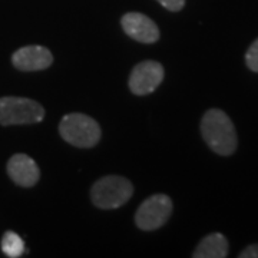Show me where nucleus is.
<instances>
[{"mask_svg":"<svg viewBox=\"0 0 258 258\" xmlns=\"http://www.w3.org/2000/svg\"><path fill=\"white\" fill-rule=\"evenodd\" d=\"M245 64L248 66L249 71L258 72V39L252 42L245 53Z\"/></svg>","mask_w":258,"mask_h":258,"instance_id":"f8f14e48","label":"nucleus"},{"mask_svg":"<svg viewBox=\"0 0 258 258\" xmlns=\"http://www.w3.org/2000/svg\"><path fill=\"white\" fill-rule=\"evenodd\" d=\"M201 135L205 144L221 157L232 155L238 145L235 126L221 109H210L201 119Z\"/></svg>","mask_w":258,"mask_h":258,"instance_id":"f257e3e1","label":"nucleus"},{"mask_svg":"<svg viewBox=\"0 0 258 258\" xmlns=\"http://www.w3.org/2000/svg\"><path fill=\"white\" fill-rule=\"evenodd\" d=\"M45 109L39 102L29 98L3 96L0 98V125H29L42 122Z\"/></svg>","mask_w":258,"mask_h":258,"instance_id":"20e7f679","label":"nucleus"},{"mask_svg":"<svg viewBox=\"0 0 258 258\" xmlns=\"http://www.w3.org/2000/svg\"><path fill=\"white\" fill-rule=\"evenodd\" d=\"M240 258H258V244L248 245L247 248H244L240 252Z\"/></svg>","mask_w":258,"mask_h":258,"instance_id":"4468645a","label":"nucleus"},{"mask_svg":"<svg viewBox=\"0 0 258 258\" xmlns=\"http://www.w3.org/2000/svg\"><path fill=\"white\" fill-rule=\"evenodd\" d=\"M228 255V240L220 234L214 232L201 240L194 251V258H225Z\"/></svg>","mask_w":258,"mask_h":258,"instance_id":"9d476101","label":"nucleus"},{"mask_svg":"<svg viewBox=\"0 0 258 258\" xmlns=\"http://www.w3.org/2000/svg\"><path fill=\"white\" fill-rule=\"evenodd\" d=\"M165 76L164 66L155 60H144L138 63L129 75V89L134 95H149L162 83Z\"/></svg>","mask_w":258,"mask_h":258,"instance_id":"423d86ee","label":"nucleus"},{"mask_svg":"<svg viewBox=\"0 0 258 258\" xmlns=\"http://www.w3.org/2000/svg\"><path fill=\"white\" fill-rule=\"evenodd\" d=\"M165 9L171 10V12H179L184 8L185 0H158Z\"/></svg>","mask_w":258,"mask_h":258,"instance_id":"ddd939ff","label":"nucleus"},{"mask_svg":"<svg viewBox=\"0 0 258 258\" xmlns=\"http://www.w3.org/2000/svg\"><path fill=\"white\" fill-rule=\"evenodd\" d=\"M120 25H122L123 32L129 37L135 39L141 43L151 45L159 39V29L155 25V22L138 12H129L126 15H123Z\"/></svg>","mask_w":258,"mask_h":258,"instance_id":"0eeeda50","label":"nucleus"},{"mask_svg":"<svg viewBox=\"0 0 258 258\" xmlns=\"http://www.w3.org/2000/svg\"><path fill=\"white\" fill-rule=\"evenodd\" d=\"M8 174L15 184L30 188L37 184L40 171L37 164L26 154H16L8 162Z\"/></svg>","mask_w":258,"mask_h":258,"instance_id":"1a4fd4ad","label":"nucleus"},{"mask_svg":"<svg viewBox=\"0 0 258 258\" xmlns=\"http://www.w3.org/2000/svg\"><path fill=\"white\" fill-rule=\"evenodd\" d=\"M53 62L52 52L45 46L30 45L18 49L12 55L13 66L23 72H36L47 69Z\"/></svg>","mask_w":258,"mask_h":258,"instance_id":"6e6552de","label":"nucleus"},{"mask_svg":"<svg viewBox=\"0 0 258 258\" xmlns=\"http://www.w3.org/2000/svg\"><path fill=\"white\" fill-rule=\"evenodd\" d=\"M134 194V186L126 178L119 175H108L92 185L91 200L102 210L119 208Z\"/></svg>","mask_w":258,"mask_h":258,"instance_id":"7ed1b4c3","label":"nucleus"},{"mask_svg":"<svg viewBox=\"0 0 258 258\" xmlns=\"http://www.w3.org/2000/svg\"><path fill=\"white\" fill-rule=\"evenodd\" d=\"M60 137L78 148H92L101 139L102 131L96 120L85 113H68L59 123Z\"/></svg>","mask_w":258,"mask_h":258,"instance_id":"f03ea898","label":"nucleus"},{"mask_svg":"<svg viewBox=\"0 0 258 258\" xmlns=\"http://www.w3.org/2000/svg\"><path fill=\"white\" fill-rule=\"evenodd\" d=\"M2 251L6 257L18 258L25 254V242L13 231H6L3 238H2Z\"/></svg>","mask_w":258,"mask_h":258,"instance_id":"9b49d317","label":"nucleus"},{"mask_svg":"<svg viewBox=\"0 0 258 258\" xmlns=\"http://www.w3.org/2000/svg\"><path fill=\"white\" fill-rule=\"evenodd\" d=\"M172 201L168 195L157 194L147 198L141 204L135 214L137 227L144 231H154L161 228L172 214Z\"/></svg>","mask_w":258,"mask_h":258,"instance_id":"39448f33","label":"nucleus"}]
</instances>
